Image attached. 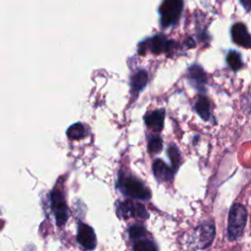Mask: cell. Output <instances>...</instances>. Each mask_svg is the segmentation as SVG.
I'll list each match as a JSON object with an SVG mask.
<instances>
[{
	"label": "cell",
	"instance_id": "1",
	"mask_svg": "<svg viewBox=\"0 0 251 251\" xmlns=\"http://www.w3.org/2000/svg\"><path fill=\"white\" fill-rule=\"evenodd\" d=\"M247 210L240 203H233L228 211L226 237L229 241H235L243 235L247 224Z\"/></svg>",
	"mask_w": 251,
	"mask_h": 251
},
{
	"label": "cell",
	"instance_id": "2",
	"mask_svg": "<svg viewBox=\"0 0 251 251\" xmlns=\"http://www.w3.org/2000/svg\"><path fill=\"white\" fill-rule=\"evenodd\" d=\"M118 187L126 196L139 200H148L151 197L150 190L139 179L122 175L119 178Z\"/></svg>",
	"mask_w": 251,
	"mask_h": 251
},
{
	"label": "cell",
	"instance_id": "3",
	"mask_svg": "<svg viewBox=\"0 0 251 251\" xmlns=\"http://www.w3.org/2000/svg\"><path fill=\"white\" fill-rule=\"evenodd\" d=\"M183 10V1L181 0H166L159 7L160 24L166 28L177 24L181 12Z\"/></svg>",
	"mask_w": 251,
	"mask_h": 251
},
{
	"label": "cell",
	"instance_id": "4",
	"mask_svg": "<svg viewBox=\"0 0 251 251\" xmlns=\"http://www.w3.org/2000/svg\"><path fill=\"white\" fill-rule=\"evenodd\" d=\"M195 233L197 235L195 249H207L212 245L216 235V226L214 222L207 221L200 224L196 227Z\"/></svg>",
	"mask_w": 251,
	"mask_h": 251
},
{
	"label": "cell",
	"instance_id": "5",
	"mask_svg": "<svg viewBox=\"0 0 251 251\" xmlns=\"http://www.w3.org/2000/svg\"><path fill=\"white\" fill-rule=\"evenodd\" d=\"M51 205L57 226H63L69 219V211L64 196L57 189H54L51 192Z\"/></svg>",
	"mask_w": 251,
	"mask_h": 251
},
{
	"label": "cell",
	"instance_id": "6",
	"mask_svg": "<svg viewBox=\"0 0 251 251\" xmlns=\"http://www.w3.org/2000/svg\"><path fill=\"white\" fill-rule=\"evenodd\" d=\"M117 215L123 219L136 217L145 220L149 217L147 210L142 204L128 200L122 202L117 206Z\"/></svg>",
	"mask_w": 251,
	"mask_h": 251
},
{
	"label": "cell",
	"instance_id": "7",
	"mask_svg": "<svg viewBox=\"0 0 251 251\" xmlns=\"http://www.w3.org/2000/svg\"><path fill=\"white\" fill-rule=\"evenodd\" d=\"M76 241L83 249L87 251L94 250L97 245V239L94 229L90 226L82 222H79L77 224Z\"/></svg>",
	"mask_w": 251,
	"mask_h": 251
},
{
	"label": "cell",
	"instance_id": "8",
	"mask_svg": "<svg viewBox=\"0 0 251 251\" xmlns=\"http://www.w3.org/2000/svg\"><path fill=\"white\" fill-rule=\"evenodd\" d=\"M187 79L190 85H192L198 92L204 93L206 91L208 77L204 69L200 65L195 63L188 67Z\"/></svg>",
	"mask_w": 251,
	"mask_h": 251
},
{
	"label": "cell",
	"instance_id": "9",
	"mask_svg": "<svg viewBox=\"0 0 251 251\" xmlns=\"http://www.w3.org/2000/svg\"><path fill=\"white\" fill-rule=\"evenodd\" d=\"M230 37L233 43L245 48H251V34L243 23H235L231 25Z\"/></svg>",
	"mask_w": 251,
	"mask_h": 251
},
{
	"label": "cell",
	"instance_id": "10",
	"mask_svg": "<svg viewBox=\"0 0 251 251\" xmlns=\"http://www.w3.org/2000/svg\"><path fill=\"white\" fill-rule=\"evenodd\" d=\"M146 43H147V47L154 54L170 52L175 48V44H176L175 41L168 39V37L163 33L154 35L149 40H147Z\"/></svg>",
	"mask_w": 251,
	"mask_h": 251
},
{
	"label": "cell",
	"instance_id": "11",
	"mask_svg": "<svg viewBox=\"0 0 251 251\" xmlns=\"http://www.w3.org/2000/svg\"><path fill=\"white\" fill-rule=\"evenodd\" d=\"M194 110L197 115L205 122H214V117L211 113V102L204 94H198L194 102Z\"/></svg>",
	"mask_w": 251,
	"mask_h": 251
},
{
	"label": "cell",
	"instance_id": "12",
	"mask_svg": "<svg viewBox=\"0 0 251 251\" xmlns=\"http://www.w3.org/2000/svg\"><path fill=\"white\" fill-rule=\"evenodd\" d=\"M152 169L154 176L159 182H170L174 179L175 171L172 168H170L163 160H155Z\"/></svg>",
	"mask_w": 251,
	"mask_h": 251
},
{
	"label": "cell",
	"instance_id": "13",
	"mask_svg": "<svg viewBox=\"0 0 251 251\" xmlns=\"http://www.w3.org/2000/svg\"><path fill=\"white\" fill-rule=\"evenodd\" d=\"M165 115H166L165 109H158L153 112H150L144 117L145 124L147 125L148 127L159 132L164 127Z\"/></svg>",
	"mask_w": 251,
	"mask_h": 251
},
{
	"label": "cell",
	"instance_id": "14",
	"mask_svg": "<svg viewBox=\"0 0 251 251\" xmlns=\"http://www.w3.org/2000/svg\"><path fill=\"white\" fill-rule=\"evenodd\" d=\"M132 251H158L157 244L149 234L132 241Z\"/></svg>",
	"mask_w": 251,
	"mask_h": 251
},
{
	"label": "cell",
	"instance_id": "15",
	"mask_svg": "<svg viewBox=\"0 0 251 251\" xmlns=\"http://www.w3.org/2000/svg\"><path fill=\"white\" fill-rule=\"evenodd\" d=\"M148 82V74L144 70L137 71L132 76H131V87L135 91H141Z\"/></svg>",
	"mask_w": 251,
	"mask_h": 251
},
{
	"label": "cell",
	"instance_id": "16",
	"mask_svg": "<svg viewBox=\"0 0 251 251\" xmlns=\"http://www.w3.org/2000/svg\"><path fill=\"white\" fill-rule=\"evenodd\" d=\"M226 64L228 65V67L233 72H237V71H239L243 67L242 58H241V55H240V53L238 51L229 50L227 52V54H226Z\"/></svg>",
	"mask_w": 251,
	"mask_h": 251
},
{
	"label": "cell",
	"instance_id": "17",
	"mask_svg": "<svg viewBox=\"0 0 251 251\" xmlns=\"http://www.w3.org/2000/svg\"><path fill=\"white\" fill-rule=\"evenodd\" d=\"M168 155L170 157L171 163H172V169L175 171V173L178 170L180 165V152L176 145L170 144L168 148Z\"/></svg>",
	"mask_w": 251,
	"mask_h": 251
},
{
	"label": "cell",
	"instance_id": "18",
	"mask_svg": "<svg viewBox=\"0 0 251 251\" xmlns=\"http://www.w3.org/2000/svg\"><path fill=\"white\" fill-rule=\"evenodd\" d=\"M67 135L71 139H79L85 135V129L82 124L76 123L72 125L68 130H67Z\"/></svg>",
	"mask_w": 251,
	"mask_h": 251
},
{
	"label": "cell",
	"instance_id": "19",
	"mask_svg": "<svg viewBox=\"0 0 251 251\" xmlns=\"http://www.w3.org/2000/svg\"><path fill=\"white\" fill-rule=\"evenodd\" d=\"M148 234V231L146 230L145 226L140 224H134L128 227V236L131 241L138 239L140 237H143Z\"/></svg>",
	"mask_w": 251,
	"mask_h": 251
},
{
	"label": "cell",
	"instance_id": "20",
	"mask_svg": "<svg viewBox=\"0 0 251 251\" xmlns=\"http://www.w3.org/2000/svg\"><path fill=\"white\" fill-rule=\"evenodd\" d=\"M163 148V141L159 135H151L148 139V151L152 154L159 153Z\"/></svg>",
	"mask_w": 251,
	"mask_h": 251
},
{
	"label": "cell",
	"instance_id": "21",
	"mask_svg": "<svg viewBox=\"0 0 251 251\" xmlns=\"http://www.w3.org/2000/svg\"><path fill=\"white\" fill-rule=\"evenodd\" d=\"M184 45L187 48H193L195 46V41H194V39L191 36H189L188 38H186L184 40Z\"/></svg>",
	"mask_w": 251,
	"mask_h": 251
},
{
	"label": "cell",
	"instance_id": "22",
	"mask_svg": "<svg viewBox=\"0 0 251 251\" xmlns=\"http://www.w3.org/2000/svg\"><path fill=\"white\" fill-rule=\"evenodd\" d=\"M240 3L245 8L246 12H249L251 10V1H240Z\"/></svg>",
	"mask_w": 251,
	"mask_h": 251
}]
</instances>
